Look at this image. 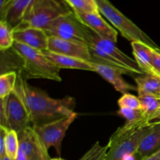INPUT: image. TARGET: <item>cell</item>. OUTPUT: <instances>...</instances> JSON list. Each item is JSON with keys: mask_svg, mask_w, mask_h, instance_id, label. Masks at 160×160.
<instances>
[{"mask_svg": "<svg viewBox=\"0 0 160 160\" xmlns=\"http://www.w3.org/2000/svg\"><path fill=\"white\" fill-rule=\"evenodd\" d=\"M131 46L133 48L134 59L141 70L145 74H152L158 76L153 70L152 65V54L155 48L142 42H132Z\"/></svg>", "mask_w": 160, "mask_h": 160, "instance_id": "cell-17", "label": "cell"}, {"mask_svg": "<svg viewBox=\"0 0 160 160\" xmlns=\"http://www.w3.org/2000/svg\"><path fill=\"white\" fill-rule=\"evenodd\" d=\"M46 57L59 69H73V70H87L95 72L93 62L72 56L57 54L49 51L43 52Z\"/></svg>", "mask_w": 160, "mask_h": 160, "instance_id": "cell-15", "label": "cell"}, {"mask_svg": "<svg viewBox=\"0 0 160 160\" xmlns=\"http://www.w3.org/2000/svg\"><path fill=\"white\" fill-rule=\"evenodd\" d=\"M95 70L100 76L102 77L106 81L110 83L117 92H121L123 95L128 94L129 91H137V87L130 84L123 78V73L120 70L101 63H95Z\"/></svg>", "mask_w": 160, "mask_h": 160, "instance_id": "cell-14", "label": "cell"}, {"mask_svg": "<svg viewBox=\"0 0 160 160\" xmlns=\"http://www.w3.org/2000/svg\"><path fill=\"white\" fill-rule=\"evenodd\" d=\"M51 160H64L63 159H62V158H54V159H51Z\"/></svg>", "mask_w": 160, "mask_h": 160, "instance_id": "cell-35", "label": "cell"}, {"mask_svg": "<svg viewBox=\"0 0 160 160\" xmlns=\"http://www.w3.org/2000/svg\"><path fill=\"white\" fill-rule=\"evenodd\" d=\"M19 150L16 160H51L48 149L32 127L17 132Z\"/></svg>", "mask_w": 160, "mask_h": 160, "instance_id": "cell-9", "label": "cell"}, {"mask_svg": "<svg viewBox=\"0 0 160 160\" xmlns=\"http://www.w3.org/2000/svg\"><path fill=\"white\" fill-rule=\"evenodd\" d=\"M20 72L13 92L21 98L30 116L32 127L40 126L74 112L76 100L70 96L53 98L41 89L30 85Z\"/></svg>", "mask_w": 160, "mask_h": 160, "instance_id": "cell-1", "label": "cell"}, {"mask_svg": "<svg viewBox=\"0 0 160 160\" xmlns=\"http://www.w3.org/2000/svg\"><path fill=\"white\" fill-rule=\"evenodd\" d=\"M160 150V121H154L147 134L141 141L137 153L142 159L148 157Z\"/></svg>", "mask_w": 160, "mask_h": 160, "instance_id": "cell-16", "label": "cell"}, {"mask_svg": "<svg viewBox=\"0 0 160 160\" xmlns=\"http://www.w3.org/2000/svg\"><path fill=\"white\" fill-rule=\"evenodd\" d=\"M65 1L74 12L84 13V12H98V7L96 6H93L84 0H65Z\"/></svg>", "mask_w": 160, "mask_h": 160, "instance_id": "cell-25", "label": "cell"}, {"mask_svg": "<svg viewBox=\"0 0 160 160\" xmlns=\"http://www.w3.org/2000/svg\"><path fill=\"white\" fill-rule=\"evenodd\" d=\"M142 160H160V150Z\"/></svg>", "mask_w": 160, "mask_h": 160, "instance_id": "cell-31", "label": "cell"}, {"mask_svg": "<svg viewBox=\"0 0 160 160\" xmlns=\"http://www.w3.org/2000/svg\"><path fill=\"white\" fill-rule=\"evenodd\" d=\"M78 20L88 29L102 38L117 43L118 32L109 24L100 15L99 12H74Z\"/></svg>", "mask_w": 160, "mask_h": 160, "instance_id": "cell-12", "label": "cell"}, {"mask_svg": "<svg viewBox=\"0 0 160 160\" xmlns=\"http://www.w3.org/2000/svg\"><path fill=\"white\" fill-rule=\"evenodd\" d=\"M0 160H12V159H10L9 158H8L6 156H3V157L0 158Z\"/></svg>", "mask_w": 160, "mask_h": 160, "instance_id": "cell-34", "label": "cell"}, {"mask_svg": "<svg viewBox=\"0 0 160 160\" xmlns=\"http://www.w3.org/2000/svg\"><path fill=\"white\" fill-rule=\"evenodd\" d=\"M44 31L48 37H56L86 45L89 43L92 35V31L78 20L73 12L55 20Z\"/></svg>", "mask_w": 160, "mask_h": 160, "instance_id": "cell-7", "label": "cell"}, {"mask_svg": "<svg viewBox=\"0 0 160 160\" xmlns=\"http://www.w3.org/2000/svg\"><path fill=\"white\" fill-rule=\"evenodd\" d=\"M15 40L13 29L5 20H0V49L6 51L12 47Z\"/></svg>", "mask_w": 160, "mask_h": 160, "instance_id": "cell-22", "label": "cell"}, {"mask_svg": "<svg viewBox=\"0 0 160 160\" xmlns=\"http://www.w3.org/2000/svg\"><path fill=\"white\" fill-rule=\"evenodd\" d=\"M138 95H152L160 97V77L144 74L134 78Z\"/></svg>", "mask_w": 160, "mask_h": 160, "instance_id": "cell-19", "label": "cell"}, {"mask_svg": "<svg viewBox=\"0 0 160 160\" xmlns=\"http://www.w3.org/2000/svg\"><path fill=\"white\" fill-rule=\"evenodd\" d=\"M152 65L153 70L156 72V74L160 77V53L156 51V48L154 49L152 54Z\"/></svg>", "mask_w": 160, "mask_h": 160, "instance_id": "cell-29", "label": "cell"}, {"mask_svg": "<svg viewBox=\"0 0 160 160\" xmlns=\"http://www.w3.org/2000/svg\"><path fill=\"white\" fill-rule=\"evenodd\" d=\"M19 150L18 134L13 130H7L6 134V156L16 160Z\"/></svg>", "mask_w": 160, "mask_h": 160, "instance_id": "cell-23", "label": "cell"}, {"mask_svg": "<svg viewBox=\"0 0 160 160\" xmlns=\"http://www.w3.org/2000/svg\"><path fill=\"white\" fill-rule=\"evenodd\" d=\"M12 48L17 52L23 61L20 73L26 79L40 78L60 82L62 81L59 70L54 65L43 52L34 49L24 45L14 42Z\"/></svg>", "mask_w": 160, "mask_h": 160, "instance_id": "cell-3", "label": "cell"}, {"mask_svg": "<svg viewBox=\"0 0 160 160\" xmlns=\"http://www.w3.org/2000/svg\"><path fill=\"white\" fill-rule=\"evenodd\" d=\"M16 42L38 50L48 51L49 37L44 30L35 28H18L13 30Z\"/></svg>", "mask_w": 160, "mask_h": 160, "instance_id": "cell-13", "label": "cell"}, {"mask_svg": "<svg viewBox=\"0 0 160 160\" xmlns=\"http://www.w3.org/2000/svg\"><path fill=\"white\" fill-rule=\"evenodd\" d=\"M92 59L91 62L107 65L120 70L123 74L144 75L135 59L119 49L115 43L97 35L92 31L89 43Z\"/></svg>", "mask_w": 160, "mask_h": 160, "instance_id": "cell-2", "label": "cell"}, {"mask_svg": "<svg viewBox=\"0 0 160 160\" xmlns=\"http://www.w3.org/2000/svg\"><path fill=\"white\" fill-rule=\"evenodd\" d=\"M156 121H160V116H159V117H158V118L157 119H156Z\"/></svg>", "mask_w": 160, "mask_h": 160, "instance_id": "cell-37", "label": "cell"}, {"mask_svg": "<svg viewBox=\"0 0 160 160\" xmlns=\"http://www.w3.org/2000/svg\"><path fill=\"white\" fill-rule=\"evenodd\" d=\"M118 106L120 108H128L132 109H141V102L139 97L131 94H124L118 100Z\"/></svg>", "mask_w": 160, "mask_h": 160, "instance_id": "cell-26", "label": "cell"}, {"mask_svg": "<svg viewBox=\"0 0 160 160\" xmlns=\"http://www.w3.org/2000/svg\"><path fill=\"white\" fill-rule=\"evenodd\" d=\"M33 0H13L9 6L4 17L0 20H5L12 29H15L21 23L23 16Z\"/></svg>", "mask_w": 160, "mask_h": 160, "instance_id": "cell-18", "label": "cell"}, {"mask_svg": "<svg viewBox=\"0 0 160 160\" xmlns=\"http://www.w3.org/2000/svg\"><path fill=\"white\" fill-rule=\"evenodd\" d=\"M108 148V145L102 146L96 142L79 160H106Z\"/></svg>", "mask_w": 160, "mask_h": 160, "instance_id": "cell-24", "label": "cell"}, {"mask_svg": "<svg viewBox=\"0 0 160 160\" xmlns=\"http://www.w3.org/2000/svg\"><path fill=\"white\" fill-rule=\"evenodd\" d=\"M13 0H0V20L4 17Z\"/></svg>", "mask_w": 160, "mask_h": 160, "instance_id": "cell-30", "label": "cell"}, {"mask_svg": "<svg viewBox=\"0 0 160 160\" xmlns=\"http://www.w3.org/2000/svg\"><path fill=\"white\" fill-rule=\"evenodd\" d=\"M142 159H142L141 156H139L137 152H135L133 155H131V156H129L126 159V160H142Z\"/></svg>", "mask_w": 160, "mask_h": 160, "instance_id": "cell-32", "label": "cell"}, {"mask_svg": "<svg viewBox=\"0 0 160 160\" xmlns=\"http://www.w3.org/2000/svg\"><path fill=\"white\" fill-rule=\"evenodd\" d=\"M143 117L148 123L154 122L160 116V97L152 95H138Z\"/></svg>", "mask_w": 160, "mask_h": 160, "instance_id": "cell-20", "label": "cell"}, {"mask_svg": "<svg viewBox=\"0 0 160 160\" xmlns=\"http://www.w3.org/2000/svg\"><path fill=\"white\" fill-rule=\"evenodd\" d=\"M8 98L9 96L0 98V126L4 127L6 128H7Z\"/></svg>", "mask_w": 160, "mask_h": 160, "instance_id": "cell-27", "label": "cell"}, {"mask_svg": "<svg viewBox=\"0 0 160 160\" xmlns=\"http://www.w3.org/2000/svg\"><path fill=\"white\" fill-rule=\"evenodd\" d=\"M84 1L87 2H88V3H90V4L93 5V6H97V5H96V3H95V0H84Z\"/></svg>", "mask_w": 160, "mask_h": 160, "instance_id": "cell-33", "label": "cell"}, {"mask_svg": "<svg viewBox=\"0 0 160 160\" xmlns=\"http://www.w3.org/2000/svg\"><path fill=\"white\" fill-rule=\"evenodd\" d=\"M7 128L0 126V158L6 156V134Z\"/></svg>", "mask_w": 160, "mask_h": 160, "instance_id": "cell-28", "label": "cell"}, {"mask_svg": "<svg viewBox=\"0 0 160 160\" xmlns=\"http://www.w3.org/2000/svg\"><path fill=\"white\" fill-rule=\"evenodd\" d=\"M156 51L158 52H159V53H160V48H156Z\"/></svg>", "mask_w": 160, "mask_h": 160, "instance_id": "cell-36", "label": "cell"}, {"mask_svg": "<svg viewBox=\"0 0 160 160\" xmlns=\"http://www.w3.org/2000/svg\"><path fill=\"white\" fill-rule=\"evenodd\" d=\"M17 72L2 73L0 76V98L7 97L14 91L17 84Z\"/></svg>", "mask_w": 160, "mask_h": 160, "instance_id": "cell-21", "label": "cell"}, {"mask_svg": "<svg viewBox=\"0 0 160 160\" xmlns=\"http://www.w3.org/2000/svg\"><path fill=\"white\" fill-rule=\"evenodd\" d=\"M48 51L84 59L89 62H91L92 59L90 49L88 45L56 37H49L48 38Z\"/></svg>", "mask_w": 160, "mask_h": 160, "instance_id": "cell-11", "label": "cell"}, {"mask_svg": "<svg viewBox=\"0 0 160 160\" xmlns=\"http://www.w3.org/2000/svg\"><path fill=\"white\" fill-rule=\"evenodd\" d=\"M73 12L65 0H33L18 28H35L45 30L62 16ZM16 29V28H15Z\"/></svg>", "mask_w": 160, "mask_h": 160, "instance_id": "cell-4", "label": "cell"}, {"mask_svg": "<svg viewBox=\"0 0 160 160\" xmlns=\"http://www.w3.org/2000/svg\"><path fill=\"white\" fill-rule=\"evenodd\" d=\"M150 126L136 130L119 128L109 139L106 160H126L128 156L137 152L141 141Z\"/></svg>", "mask_w": 160, "mask_h": 160, "instance_id": "cell-6", "label": "cell"}, {"mask_svg": "<svg viewBox=\"0 0 160 160\" xmlns=\"http://www.w3.org/2000/svg\"><path fill=\"white\" fill-rule=\"evenodd\" d=\"M78 114L73 112L67 117L40 126L32 127L42 143L47 149L53 147L58 156L61 155L62 142L66 135V132L71 123L76 120Z\"/></svg>", "mask_w": 160, "mask_h": 160, "instance_id": "cell-8", "label": "cell"}, {"mask_svg": "<svg viewBox=\"0 0 160 160\" xmlns=\"http://www.w3.org/2000/svg\"><path fill=\"white\" fill-rule=\"evenodd\" d=\"M32 127L31 118L21 98L12 92L7 102V128L17 132Z\"/></svg>", "mask_w": 160, "mask_h": 160, "instance_id": "cell-10", "label": "cell"}, {"mask_svg": "<svg viewBox=\"0 0 160 160\" xmlns=\"http://www.w3.org/2000/svg\"><path fill=\"white\" fill-rule=\"evenodd\" d=\"M98 12L104 16L120 34L131 42H142L154 48H157L156 43L141 28L123 15L109 0H95Z\"/></svg>", "mask_w": 160, "mask_h": 160, "instance_id": "cell-5", "label": "cell"}]
</instances>
